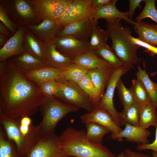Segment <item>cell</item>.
<instances>
[{
    "label": "cell",
    "mask_w": 157,
    "mask_h": 157,
    "mask_svg": "<svg viewBox=\"0 0 157 157\" xmlns=\"http://www.w3.org/2000/svg\"><path fill=\"white\" fill-rule=\"evenodd\" d=\"M94 51L99 57L115 68L123 65L115 53L112 48L108 45Z\"/></svg>",
    "instance_id": "cell-33"
},
{
    "label": "cell",
    "mask_w": 157,
    "mask_h": 157,
    "mask_svg": "<svg viewBox=\"0 0 157 157\" xmlns=\"http://www.w3.org/2000/svg\"><path fill=\"white\" fill-rule=\"evenodd\" d=\"M108 36L106 30L95 26L92 32L89 44L90 49L94 50L107 46Z\"/></svg>",
    "instance_id": "cell-30"
},
{
    "label": "cell",
    "mask_w": 157,
    "mask_h": 157,
    "mask_svg": "<svg viewBox=\"0 0 157 157\" xmlns=\"http://www.w3.org/2000/svg\"><path fill=\"white\" fill-rule=\"evenodd\" d=\"M0 34L9 38L13 35L10 31L1 22H0Z\"/></svg>",
    "instance_id": "cell-44"
},
{
    "label": "cell",
    "mask_w": 157,
    "mask_h": 157,
    "mask_svg": "<svg viewBox=\"0 0 157 157\" xmlns=\"http://www.w3.org/2000/svg\"><path fill=\"white\" fill-rule=\"evenodd\" d=\"M120 19L106 22L108 38L112 41V48L123 65L133 68L141 62L137 54L140 47L131 40L132 31L128 26H123Z\"/></svg>",
    "instance_id": "cell-3"
},
{
    "label": "cell",
    "mask_w": 157,
    "mask_h": 157,
    "mask_svg": "<svg viewBox=\"0 0 157 157\" xmlns=\"http://www.w3.org/2000/svg\"><path fill=\"white\" fill-rule=\"evenodd\" d=\"M114 68H98L90 69L87 72L95 88L98 103L104 94L107 82Z\"/></svg>",
    "instance_id": "cell-21"
},
{
    "label": "cell",
    "mask_w": 157,
    "mask_h": 157,
    "mask_svg": "<svg viewBox=\"0 0 157 157\" xmlns=\"http://www.w3.org/2000/svg\"><path fill=\"white\" fill-rule=\"evenodd\" d=\"M36 36L43 42L53 40L62 27L55 21L47 18L38 24L26 26Z\"/></svg>",
    "instance_id": "cell-17"
},
{
    "label": "cell",
    "mask_w": 157,
    "mask_h": 157,
    "mask_svg": "<svg viewBox=\"0 0 157 157\" xmlns=\"http://www.w3.org/2000/svg\"><path fill=\"white\" fill-rule=\"evenodd\" d=\"M23 73L27 79L38 85L47 81L64 78L62 70L47 66Z\"/></svg>",
    "instance_id": "cell-19"
},
{
    "label": "cell",
    "mask_w": 157,
    "mask_h": 157,
    "mask_svg": "<svg viewBox=\"0 0 157 157\" xmlns=\"http://www.w3.org/2000/svg\"><path fill=\"white\" fill-rule=\"evenodd\" d=\"M72 63L79 65L88 70L100 68L113 67L99 57L92 49L74 58Z\"/></svg>",
    "instance_id": "cell-24"
},
{
    "label": "cell",
    "mask_w": 157,
    "mask_h": 157,
    "mask_svg": "<svg viewBox=\"0 0 157 157\" xmlns=\"http://www.w3.org/2000/svg\"><path fill=\"white\" fill-rule=\"evenodd\" d=\"M13 58L16 65L23 73L46 66L44 63L26 51Z\"/></svg>",
    "instance_id": "cell-25"
},
{
    "label": "cell",
    "mask_w": 157,
    "mask_h": 157,
    "mask_svg": "<svg viewBox=\"0 0 157 157\" xmlns=\"http://www.w3.org/2000/svg\"><path fill=\"white\" fill-rule=\"evenodd\" d=\"M157 108L152 103L142 105L139 119V126L146 129L157 126Z\"/></svg>",
    "instance_id": "cell-26"
},
{
    "label": "cell",
    "mask_w": 157,
    "mask_h": 157,
    "mask_svg": "<svg viewBox=\"0 0 157 157\" xmlns=\"http://www.w3.org/2000/svg\"><path fill=\"white\" fill-rule=\"evenodd\" d=\"M80 108L76 106L61 102L55 98L45 97L41 106L42 120L39 124L42 137L54 133L58 123L66 115L77 111Z\"/></svg>",
    "instance_id": "cell-5"
},
{
    "label": "cell",
    "mask_w": 157,
    "mask_h": 157,
    "mask_svg": "<svg viewBox=\"0 0 157 157\" xmlns=\"http://www.w3.org/2000/svg\"><path fill=\"white\" fill-rule=\"evenodd\" d=\"M38 86L43 95L48 98L56 97L60 90L59 82L55 80L47 81Z\"/></svg>",
    "instance_id": "cell-37"
},
{
    "label": "cell",
    "mask_w": 157,
    "mask_h": 157,
    "mask_svg": "<svg viewBox=\"0 0 157 157\" xmlns=\"http://www.w3.org/2000/svg\"><path fill=\"white\" fill-rule=\"evenodd\" d=\"M145 5L141 12L136 18V21H142L146 18H149L157 23V10L155 0H144Z\"/></svg>",
    "instance_id": "cell-36"
},
{
    "label": "cell",
    "mask_w": 157,
    "mask_h": 157,
    "mask_svg": "<svg viewBox=\"0 0 157 157\" xmlns=\"http://www.w3.org/2000/svg\"><path fill=\"white\" fill-rule=\"evenodd\" d=\"M152 157H157V153L155 152L152 151Z\"/></svg>",
    "instance_id": "cell-48"
},
{
    "label": "cell",
    "mask_w": 157,
    "mask_h": 157,
    "mask_svg": "<svg viewBox=\"0 0 157 157\" xmlns=\"http://www.w3.org/2000/svg\"><path fill=\"white\" fill-rule=\"evenodd\" d=\"M142 105L135 102L130 106L124 108L120 113L121 126L129 124L139 126V119Z\"/></svg>",
    "instance_id": "cell-29"
},
{
    "label": "cell",
    "mask_w": 157,
    "mask_h": 157,
    "mask_svg": "<svg viewBox=\"0 0 157 157\" xmlns=\"http://www.w3.org/2000/svg\"><path fill=\"white\" fill-rule=\"evenodd\" d=\"M130 89L135 102L142 105L151 101L141 81L138 79H133Z\"/></svg>",
    "instance_id": "cell-31"
},
{
    "label": "cell",
    "mask_w": 157,
    "mask_h": 157,
    "mask_svg": "<svg viewBox=\"0 0 157 157\" xmlns=\"http://www.w3.org/2000/svg\"></svg>",
    "instance_id": "cell-49"
},
{
    "label": "cell",
    "mask_w": 157,
    "mask_h": 157,
    "mask_svg": "<svg viewBox=\"0 0 157 157\" xmlns=\"http://www.w3.org/2000/svg\"><path fill=\"white\" fill-rule=\"evenodd\" d=\"M3 128L8 139L15 143L20 157H26L42 138L39 125H34L29 116L18 120H8Z\"/></svg>",
    "instance_id": "cell-4"
},
{
    "label": "cell",
    "mask_w": 157,
    "mask_h": 157,
    "mask_svg": "<svg viewBox=\"0 0 157 157\" xmlns=\"http://www.w3.org/2000/svg\"><path fill=\"white\" fill-rule=\"evenodd\" d=\"M25 27H19L16 32L0 48V62L7 60L13 56L21 55L26 51L24 45Z\"/></svg>",
    "instance_id": "cell-15"
},
{
    "label": "cell",
    "mask_w": 157,
    "mask_h": 157,
    "mask_svg": "<svg viewBox=\"0 0 157 157\" xmlns=\"http://www.w3.org/2000/svg\"><path fill=\"white\" fill-rule=\"evenodd\" d=\"M59 137L63 148L68 155L74 157H116L102 144L89 140L83 130L69 127Z\"/></svg>",
    "instance_id": "cell-2"
},
{
    "label": "cell",
    "mask_w": 157,
    "mask_h": 157,
    "mask_svg": "<svg viewBox=\"0 0 157 157\" xmlns=\"http://www.w3.org/2000/svg\"><path fill=\"white\" fill-rule=\"evenodd\" d=\"M131 68L129 67L123 65L114 68L107 82L106 90L98 103L99 106L106 110L110 113L117 123L120 126H121L120 113L117 110L113 103L114 91L117 84L121 76Z\"/></svg>",
    "instance_id": "cell-9"
},
{
    "label": "cell",
    "mask_w": 157,
    "mask_h": 157,
    "mask_svg": "<svg viewBox=\"0 0 157 157\" xmlns=\"http://www.w3.org/2000/svg\"><path fill=\"white\" fill-rule=\"evenodd\" d=\"M45 98L38 86L18 68L14 58L8 60L6 70L0 78V116L17 120L33 116Z\"/></svg>",
    "instance_id": "cell-1"
},
{
    "label": "cell",
    "mask_w": 157,
    "mask_h": 157,
    "mask_svg": "<svg viewBox=\"0 0 157 157\" xmlns=\"http://www.w3.org/2000/svg\"><path fill=\"white\" fill-rule=\"evenodd\" d=\"M124 152L125 157H152L134 151L129 149H125Z\"/></svg>",
    "instance_id": "cell-42"
},
{
    "label": "cell",
    "mask_w": 157,
    "mask_h": 157,
    "mask_svg": "<svg viewBox=\"0 0 157 157\" xmlns=\"http://www.w3.org/2000/svg\"><path fill=\"white\" fill-rule=\"evenodd\" d=\"M143 64L144 69L139 65L137 66L138 71L136 73L137 78L142 83L151 103L157 108V83L150 80L145 69V64Z\"/></svg>",
    "instance_id": "cell-27"
},
{
    "label": "cell",
    "mask_w": 157,
    "mask_h": 157,
    "mask_svg": "<svg viewBox=\"0 0 157 157\" xmlns=\"http://www.w3.org/2000/svg\"><path fill=\"white\" fill-rule=\"evenodd\" d=\"M8 60L0 62V76H2L5 72L6 69Z\"/></svg>",
    "instance_id": "cell-45"
},
{
    "label": "cell",
    "mask_w": 157,
    "mask_h": 157,
    "mask_svg": "<svg viewBox=\"0 0 157 157\" xmlns=\"http://www.w3.org/2000/svg\"><path fill=\"white\" fill-rule=\"evenodd\" d=\"M57 81L59 83L60 90L56 97L63 102L82 108L88 112L93 110V104L77 83L64 78Z\"/></svg>",
    "instance_id": "cell-7"
},
{
    "label": "cell",
    "mask_w": 157,
    "mask_h": 157,
    "mask_svg": "<svg viewBox=\"0 0 157 157\" xmlns=\"http://www.w3.org/2000/svg\"><path fill=\"white\" fill-rule=\"evenodd\" d=\"M26 157H74L68 155L63 148L59 136L52 133L42 138Z\"/></svg>",
    "instance_id": "cell-10"
},
{
    "label": "cell",
    "mask_w": 157,
    "mask_h": 157,
    "mask_svg": "<svg viewBox=\"0 0 157 157\" xmlns=\"http://www.w3.org/2000/svg\"><path fill=\"white\" fill-rule=\"evenodd\" d=\"M24 45L26 51L45 64V45L26 26Z\"/></svg>",
    "instance_id": "cell-20"
},
{
    "label": "cell",
    "mask_w": 157,
    "mask_h": 157,
    "mask_svg": "<svg viewBox=\"0 0 157 157\" xmlns=\"http://www.w3.org/2000/svg\"><path fill=\"white\" fill-rule=\"evenodd\" d=\"M136 149L141 151L145 150H151L157 153V126L156 127L155 138L151 143L138 145Z\"/></svg>",
    "instance_id": "cell-40"
},
{
    "label": "cell",
    "mask_w": 157,
    "mask_h": 157,
    "mask_svg": "<svg viewBox=\"0 0 157 157\" xmlns=\"http://www.w3.org/2000/svg\"><path fill=\"white\" fill-rule=\"evenodd\" d=\"M88 71L87 69L73 63L62 70L64 79L77 83L87 74Z\"/></svg>",
    "instance_id": "cell-32"
},
{
    "label": "cell",
    "mask_w": 157,
    "mask_h": 157,
    "mask_svg": "<svg viewBox=\"0 0 157 157\" xmlns=\"http://www.w3.org/2000/svg\"><path fill=\"white\" fill-rule=\"evenodd\" d=\"M84 124L86 128V137L94 143L102 144L104 136L111 132L108 128L95 123L90 122Z\"/></svg>",
    "instance_id": "cell-28"
},
{
    "label": "cell",
    "mask_w": 157,
    "mask_h": 157,
    "mask_svg": "<svg viewBox=\"0 0 157 157\" xmlns=\"http://www.w3.org/2000/svg\"><path fill=\"white\" fill-rule=\"evenodd\" d=\"M93 0H72L57 22L62 27L70 23L94 17Z\"/></svg>",
    "instance_id": "cell-8"
},
{
    "label": "cell",
    "mask_w": 157,
    "mask_h": 157,
    "mask_svg": "<svg viewBox=\"0 0 157 157\" xmlns=\"http://www.w3.org/2000/svg\"><path fill=\"white\" fill-rule=\"evenodd\" d=\"M52 41L60 52L72 59L91 50L88 41H81L69 36H57Z\"/></svg>",
    "instance_id": "cell-12"
},
{
    "label": "cell",
    "mask_w": 157,
    "mask_h": 157,
    "mask_svg": "<svg viewBox=\"0 0 157 157\" xmlns=\"http://www.w3.org/2000/svg\"><path fill=\"white\" fill-rule=\"evenodd\" d=\"M112 0H93V6L96 9L103 7L110 3Z\"/></svg>",
    "instance_id": "cell-43"
},
{
    "label": "cell",
    "mask_w": 157,
    "mask_h": 157,
    "mask_svg": "<svg viewBox=\"0 0 157 157\" xmlns=\"http://www.w3.org/2000/svg\"><path fill=\"white\" fill-rule=\"evenodd\" d=\"M122 104L124 107H128L135 102L130 88H127L120 79L116 87Z\"/></svg>",
    "instance_id": "cell-38"
},
{
    "label": "cell",
    "mask_w": 157,
    "mask_h": 157,
    "mask_svg": "<svg viewBox=\"0 0 157 157\" xmlns=\"http://www.w3.org/2000/svg\"><path fill=\"white\" fill-rule=\"evenodd\" d=\"M116 157H125L124 154V151H122Z\"/></svg>",
    "instance_id": "cell-47"
},
{
    "label": "cell",
    "mask_w": 157,
    "mask_h": 157,
    "mask_svg": "<svg viewBox=\"0 0 157 157\" xmlns=\"http://www.w3.org/2000/svg\"><path fill=\"white\" fill-rule=\"evenodd\" d=\"M77 84L88 96L94 106L98 104L95 88L87 73Z\"/></svg>",
    "instance_id": "cell-35"
},
{
    "label": "cell",
    "mask_w": 157,
    "mask_h": 157,
    "mask_svg": "<svg viewBox=\"0 0 157 157\" xmlns=\"http://www.w3.org/2000/svg\"><path fill=\"white\" fill-rule=\"evenodd\" d=\"M45 45L46 66L63 70L72 63V59L62 54L52 40L44 42Z\"/></svg>",
    "instance_id": "cell-18"
},
{
    "label": "cell",
    "mask_w": 157,
    "mask_h": 157,
    "mask_svg": "<svg viewBox=\"0 0 157 157\" xmlns=\"http://www.w3.org/2000/svg\"><path fill=\"white\" fill-rule=\"evenodd\" d=\"M117 1V0H112L107 5L96 9L94 19L98 21L103 19L106 22L122 19L132 25L133 20L129 18L128 11L122 12L118 10L116 6Z\"/></svg>",
    "instance_id": "cell-22"
},
{
    "label": "cell",
    "mask_w": 157,
    "mask_h": 157,
    "mask_svg": "<svg viewBox=\"0 0 157 157\" xmlns=\"http://www.w3.org/2000/svg\"><path fill=\"white\" fill-rule=\"evenodd\" d=\"M42 21L59 19L72 0H30Z\"/></svg>",
    "instance_id": "cell-11"
},
{
    "label": "cell",
    "mask_w": 157,
    "mask_h": 157,
    "mask_svg": "<svg viewBox=\"0 0 157 157\" xmlns=\"http://www.w3.org/2000/svg\"><path fill=\"white\" fill-rule=\"evenodd\" d=\"M131 25L139 40L152 46L157 45V25L142 21L133 20Z\"/></svg>",
    "instance_id": "cell-23"
},
{
    "label": "cell",
    "mask_w": 157,
    "mask_h": 157,
    "mask_svg": "<svg viewBox=\"0 0 157 157\" xmlns=\"http://www.w3.org/2000/svg\"><path fill=\"white\" fill-rule=\"evenodd\" d=\"M125 128L118 133L111 134V138L118 141H122L123 138L129 142L136 143L138 145L149 143L148 138L151 132L147 129L139 126H135L129 124H125Z\"/></svg>",
    "instance_id": "cell-16"
},
{
    "label": "cell",
    "mask_w": 157,
    "mask_h": 157,
    "mask_svg": "<svg viewBox=\"0 0 157 157\" xmlns=\"http://www.w3.org/2000/svg\"><path fill=\"white\" fill-rule=\"evenodd\" d=\"M98 21L94 18H89L67 25L63 27L57 36L68 35L78 40L88 41L94 27Z\"/></svg>",
    "instance_id": "cell-14"
},
{
    "label": "cell",
    "mask_w": 157,
    "mask_h": 157,
    "mask_svg": "<svg viewBox=\"0 0 157 157\" xmlns=\"http://www.w3.org/2000/svg\"><path fill=\"white\" fill-rule=\"evenodd\" d=\"M6 36L0 34V47L1 48L8 40Z\"/></svg>",
    "instance_id": "cell-46"
},
{
    "label": "cell",
    "mask_w": 157,
    "mask_h": 157,
    "mask_svg": "<svg viewBox=\"0 0 157 157\" xmlns=\"http://www.w3.org/2000/svg\"><path fill=\"white\" fill-rule=\"evenodd\" d=\"M83 123L94 122L109 129L113 134L119 133L122 129L116 122L110 113L98 104L94 106L93 110L81 117Z\"/></svg>",
    "instance_id": "cell-13"
},
{
    "label": "cell",
    "mask_w": 157,
    "mask_h": 157,
    "mask_svg": "<svg viewBox=\"0 0 157 157\" xmlns=\"http://www.w3.org/2000/svg\"><path fill=\"white\" fill-rule=\"evenodd\" d=\"M0 20L6 27L14 34L17 30L18 27L11 19L4 8L0 4Z\"/></svg>",
    "instance_id": "cell-39"
},
{
    "label": "cell",
    "mask_w": 157,
    "mask_h": 157,
    "mask_svg": "<svg viewBox=\"0 0 157 157\" xmlns=\"http://www.w3.org/2000/svg\"><path fill=\"white\" fill-rule=\"evenodd\" d=\"M8 16L18 27L40 23L42 20L30 0H0Z\"/></svg>",
    "instance_id": "cell-6"
},
{
    "label": "cell",
    "mask_w": 157,
    "mask_h": 157,
    "mask_svg": "<svg viewBox=\"0 0 157 157\" xmlns=\"http://www.w3.org/2000/svg\"><path fill=\"white\" fill-rule=\"evenodd\" d=\"M129 18L131 19L134 14L135 9L137 7L140 8L141 6L140 4L142 0H129Z\"/></svg>",
    "instance_id": "cell-41"
},
{
    "label": "cell",
    "mask_w": 157,
    "mask_h": 157,
    "mask_svg": "<svg viewBox=\"0 0 157 157\" xmlns=\"http://www.w3.org/2000/svg\"><path fill=\"white\" fill-rule=\"evenodd\" d=\"M2 127L0 129V157H20L16 147L10 141L6 139Z\"/></svg>",
    "instance_id": "cell-34"
}]
</instances>
